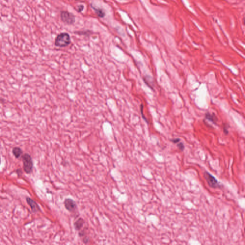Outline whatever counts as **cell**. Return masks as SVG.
Wrapping results in <instances>:
<instances>
[{
  "label": "cell",
  "mask_w": 245,
  "mask_h": 245,
  "mask_svg": "<svg viewBox=\"0 0 245 245\" xmlns=\"http://www.w3.org/2000/svg\"><path fill=\"white\" fill-rule=\"evenodd\" d=\"M177 147H178L179 149L181 150V151H183V150L184 149V145L182 143H179L177 145Z\"/></svg>",
  "instance_id": "obj_12"
},
{
  "label": "cell",
  "mask_w": 245,
  "mask_h": 245,
  "mask_svg": "<svg viewBox=\"0 0 245 245\" xmlns=\"http://www.w3.org/2000/svg\"><path fill=\"white\" fill-rule=\"evenodd\" d=\"M71 43L70 35L64 33L59 34L55 39V45L56 46L60 47H67Z\"/></svg>",
  "instance_id": "obj_1"
},
{
  "label": "cell",
  "mask_w": 245,
  "mask_h": 245,
  "mask_svg": "<svg viewBox=\"0 0 245 245\" xmlns=\"http://www.w3.org/2000/svg\"><path fill=\"white\" fill-rule=\"evenodd\" d=\"M171 141H172V142H173V143L176 144L180 142L181 141V140L180 138H175V139L171 140Z\"/></svg>",
  "instance_id": "obj_14"
},
{
  "label": "cell",
  "mask_w": 245,
  "mask_h": 245,
  "mask_svg": "<svg viewBox=\"0 0 245 245\" xmlns=\"http://www.w3.org/2000/svg\"><path fill=\"white\" fill-rule=\"evenodd\" d=\"M60 17L62 22L66 24L72 25L75 23V16L72 13L67 11H62L61 13Z\"/></svg>",
  "instance_id": "obj_4"
},
{
  "label": "cell",
  "mask_w": 245,
  "mask_h": 245,
  "mask_svg": "<svg viewBox=\"0 0 245 245\" xmlns=\"http://www.w3.org/2000/svg\"><path fill=\"white\" fill-rule=\"evenodd\" d=\"M152 79V78H151ZM151 79H150V80H149V79L148 78H147V76H146L144 78V80L145 83L148 86V87H150V88H151L152 90L154 89V88H153V81L151 80L150 81V80Z\"/></svg>",
  "instance_id": "obj_11"
},
{
  "label": "cell",
  "mask_w": 245,
  "mask_h": 245,
  "mask_svg": "<svg viewBox=\"0 0 245 245\" xmlns=\"http://www.w3.org/2000/svg\"><path fill=\"white\" fill-rule=\"evenodd\" d=\"M204 176L210 187L212 188H220L222 187V185L217 180V179L208 172L205 171Z\"/></svg>",
  "instance_id": "obj_2"
},
{
  "label": "cell",
  "mask_w": 245,
  "mask_h": 245,
  "mask_svg": "<svg viewBox=\"0 0 245 245\" xmlns=\"http://www.w3.org/2000/svg\"><path fill=\"white\" fill-rule=\"evenodd\" d=\"M0 163H1V158H0Z\"/></svg>",
  "instance_id": "obj_17"
},
{
  "label": "cell",
  "mask_w": 245,
  "mask_h": 245,
  "mask_svg": "<svg viewBox=\"0 0 245 245\" xmlns=\"http://www.w3.org/2000/svg\"><path fill=\"white\" fill-rule=\"evenodd\" d=\"M83 9H84V6H83V5H79V6H78V12H81V11L83 10Z\"/></svg>",
  "instance_id": "obj_15"
},
{
  "label": "cell",
  "mask_w": 245,
  "mask_h": 245,
  "mask_svg": "<svg viewBox=\"0 0 245 245\" xmlns=\"http://www.w3.org/2000/svg\"><path fill=\"white\" fill-rule=\"evenodd\" d=\"M26 201L29 205V206L31 207V209L34 212H36L39 211V210H40L38 204H36V202L34 201L32 199L30 198L29 197L26 198Z\"/></svg>",
  "instance_id": "obj_6"
},
{
  "label": "cell",
  "mask_w": 245,
  "mask_h": 245,
  "mask_svg": "<svg viewBox=\"0 0 245 245\" xmlns=\"http://www.w3.org/2000/svg\"><path fill=\"white\" fill-rule=\"evenodd\" d=\"M76 1H78V0H76Z\"/></svg>",
  "instance_id": "obj_18"
},
{
  "label": "cell",
  "mask_w": 245,
  "mask_h": 245,
  "mask_svg": "<svg viewBox=\"0 0 245 245\" xmlns=\"http://www.w3.org/2000/svg\"><path fill=\"white\" fill-rule=\"evenodd\" d=\"M64 204L66 209L70 212H75L77 209V204L71 199H66Z\"/></svg>",
  "instance_id": "obj_5"
},
{
  "label": "cell",
  "mask_w": 245,
  "mask_h": 245,
  "mask_svg": "<svg viewBox=\"0 0 245 245\" xmlns=\"http://www.w3.org/2000/svg\"><path fill=\"white\" fill-rule=\"evenodd\" d=\"M13 153L16 158H18L23 154V151L19 147H14L13 150Z\"/></svg>",
  "instance_id": "obj_9"
},
{
  "label": "cell",
  "mask_w": 245,
  "mask_h": 245,
  "mask_svg": "<svg viewBox=\"0 0 245 245\" xmlns=\"http://www.w3.org/2000/svg\"><path fill=\"white\" fill-rule=\"evenodd\" d=\"M140 110H141V115H142V118L144 119L145 120V121L146 122H147V124L148 123V122L147 121V120L146 119V118L143 115V105L141 104V106H140Z\"/></svg>",
  "instance_id": "obj_13"
},
{
  "label": "cell",
  "mask_w": 245,
  "mask_h": 245,
  "mask_svg": "<svg viewBox=\"0 0 245 245\" xmlns=\"http://www.w3.org/2000/svg\"><path fill=\"white\" fill-rule=\"evenodd\" d=\"M84 224V220L81 218H79L74 223L75 229L77 230H80L82 228Z\"/></svg>",
  "instance_id": "obj_8"
},
{
  "label": "cell",
  "mask_w": 245,
  "mask_h": 245,
  "mask_svg": "<svg viewBox=\"0 0 245 245\" xmlns=\"http://www.w3.org/2000/svg\"><path fill=\"white\" fill-rule=\"evenodd\" d=\"M92 8H93V10L95 11L96 14L97 15V16L99 17L103 18L104 17V16L105 15V13L103 12V11L102 9H100V8H95L94 6H93L92 5Z\"/></svg>",
  "instance_id": "obj_10"
},
{
  "label": "cell",
  "mask_w": 245,
  "mask_h": 245,
  "mask_svg": "<svg viewBox=\"0 0 245 245\" xmlns=\"http://www.w3.org/2000/svg\"><path fill=\"white\" fill-rule=\"evenodd\" d=\"M205 118L209 120L210 121L213 122L214 124H217V118L215 114H210L209 113H207L205 114Z\"/></svg>",
  "instance_id": "obj_7"
},
{
  "label": "cell",
  "mask_w": 245,
  "mask_h": 245,
  "mask_svg": "<svg viewBox=\"0 0 245 245\" xmlns=\"http://www.w3.org/2000/svg\"><path fill=\"white\" fill-rule=\"evenodd\" d=\"M224 132L225 134H228V131L227 130V127H224Z\"/></svg>",
  "instance_id": "obj_16"
},
{
  "label": "cell",
  "mask_w": 245,
  "mask_h": 245,
  "mask_svg": "<svg viewBox=\"0 0 245 245\" xmlns=\"http://www.w3.org/2000/svg\"><path fill=\"white\" fill-rule=\"evenodd\" d=\"M22 158L25 171L27 174L31 173L33 167V163L31 156L28 154H25L23 156Z\"/></svg>",
  "instance_id": "obj_3"
}]
</instances>
